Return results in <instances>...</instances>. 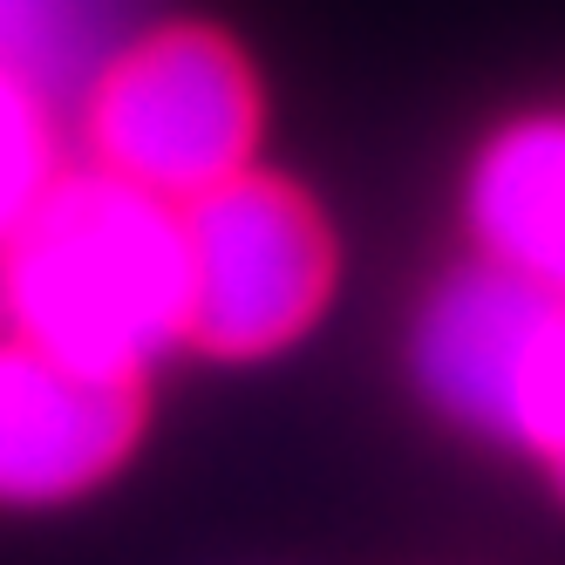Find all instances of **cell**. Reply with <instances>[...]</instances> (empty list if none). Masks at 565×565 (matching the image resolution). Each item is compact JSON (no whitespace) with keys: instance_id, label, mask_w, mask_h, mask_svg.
<instances>
[{"instance_id":"1","label":"cell","mask_w":565,"mask_h":565,"mask_svg":"<svg viewBox=\"0 0 565 565\" xmlns=\"http://www.w3.org/2000/svg\"><path fill=\"white\" fill-rule=\"evenodd\" d=\"M0 300L14 341L143 382V369L191 341L184 205L103 164L49 178L0 246Z\"/></svg>"},{"instance_id":"2","label":"cell","mask_w":565,"mask_h":565,"mask_svg":"<svg viewBox=\"0 0 565 565\" xmlns=\"http://www.w3.org/2000/svg\"><path fill=\"white\" fill-rule=\"evenodd\" d=\"M96 164L171 205L238 178L259 137V89L225 34L164 28L96 68L89 96Z\"/></svg>"},{"instance_id":"3","label":"cell","mask_w":565,"mask_h":565,"mask_svg":"<svg viewBox=\"0 0 565 565\" xmlns=\"http://www.w3.org/2000/svg\"><path fill=\"white\" fill-rule=\"evenodd\" d=\"M191 348L259 361L307 334L334 287V238L313 205L259 171H238L184 205Z\"/></svg>"},{"instance_id":"4","label":"cell","mask_w":565,"mask_h":565,"mask_svg":"<svg viewBox=\"0 0 565 565\" xmlns=\"http://www.w3.org/2000/svg\"><path fill=\"white\" fill-rule=\"evenodd\" d=\"M558 341H565V294L498 259H477L423 300L409 334V369L436 416L524 450Z\"/></svg>"},{"instance_id":"5","label":"cell","mask_w":565,"mask_h":565,"mask_svg":"<svg viewBox=\"0 0 565 565\" xmlns=\"http://www.w3.org/2000/svg\"><path fill=\"white\" fill-rule=\"evenodd\" d=\"M143 382L0 341V504H68L130 457Z\"/></svg>"},{"instance_id":"6","label":"cell","mask_w":565,"mask_h":565,"mask_svg":"<svg viewBox=\"0 0 565 565\" xmlns=\"http://www.w3.org/2000/svg\"><path fill=\"white\" fill-rule=\"evenodd\" d=\"M470 232L483 259L565 294V116L498 130L470 171Z\"/></svg>"},{"instance_id":"7","label":"cell","mask_w":565,"mask_h":565,"mask_svg":"<svg viewBox=\"0 0 565 565\" xmlns=\"http://www.w3.org/2000/svg\"><path fill=\"white\" fill-rule=\"evenodd\" d=\"M103 49V0H0V68L34 96H55Z\"/></svg>"},{"instance_id":"8","label":"cell","mask_w":565,"mask_h":565,"mask_svg":"<svg viewBox=\"0 0 565 565\" xmlns=\"http://www.w3.org/2000/svg\"><path fill=\"white\" fill-rule=\"evenodd\" d=\"M49 116L14 68H0V246L49 184Z\"/></svg>"},{"instance_id":"9","label":"cell","mask_w":565,"mask_h":565,"mask_svg":"<svg viewBox=\"0 0 565 565\" xmlns=\"http://www.w3.org/2000/svg\"><path fill=\"white\" fill-rule=\"evenodd\" d=\"M524 450L545 457V470L558 477V491H565V341H558L552 369H545V388H539L532 429H524Z\"/></svg>"}]
</instances>
